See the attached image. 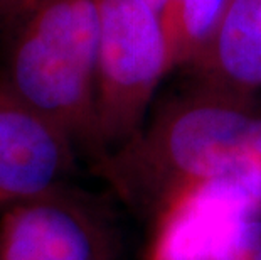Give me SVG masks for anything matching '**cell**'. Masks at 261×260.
I'll list each match as a JSON object with an SVG mask.
<instances>
[{
    "label": "cell",
    "mask_w": 261,
    "mask_h": 260,
    "mask_svg": "<svg viewBox=\"0 0 261 260\" xmlns=\"http://www.w3.org/2000/svg\"><path fill=\"white\" fill-rule=\"evenodd\" d=\"M91 171L147 221L175 193L205 182L236 187L261 208V112L256 102L192 86Z\"/></svg>",
    "instance_id": "6da1fadb"
},
{
    "label": "cell",
    "mask_w": 261,
    "mask_h": 260,
    "mask_svg": "<svg viewBox=\"0 0 261 260\" xmlns=\"http://www.w3.org/2000/svg\"><path fill=\"white\" fill-rule=\"evenodd\" d=\"M19 17L0 86L96 164L105 157L96 125L98 0H31Z\"/></svg>",
    "instance_id": "7a4b0ae2"
},
{
    "label": "cell",
    "mask_w": 261,
    "mask_h": 260,
    "mask_svg": "<svg viewBox=\"0 0 261 260\" xmlns=\"http://www.w3.org/2000/svg\"><path fill=\"white\" fill-rule=\"evenodd\" d=\"M96 125L107 156L143 129L172 71L159 12L147 0H98Z\"/></svg>",
    "instance_id": "3957f363"
},
{
    "label": "cell",
    "mask_w": 261,
    "mask_h": 260,
    "mask_svg": "<svg viewBox=\"0 0 261 260\" xmlns=\"http://www.w3.org/2000/svg\"><path fill=\"white\" fill-rule=\"evenodd\" d=\"M121 253L115 204L68 181L2 209L0 260H120Z\"/></svg>",
    "instance_id": "277c9868"
},
{
    "label": "cell",
    "mask_w": 261,
    "mask_h": 260,
    "mask_svg": "<svg viewBox=\"0 0 261 260\" xmlns=\"http://www.w3.org/2000/svg\"><path fill=\"white\" fill-rule=\"evenodd\" d=\"M147 223L143 260H261V208L232 186L184 187Z\"/></svg>",
    "instance_id": "5b68a950"
},
{
    "label": "cell",
    "mask_w": 261,
    "mask_h": 260,
    "mask_svg": "<svg viewBox=\"0 0 261 260\" xmlns=\"http://www.w3.org/2000/svg\"><path fill=\"white\" fill-rule=\"evenodd\" d=\"M76 157L63 132L0 86V196L15 201L63 184Z\"/></svg>",
    "instance_id": "8992f818"
},
{
    "label": "cell",
    "mask_w": 261,
    "mask_h": 260,
    "mask_svg": "<svg viewBox=\"0 0 261 260\" xmlns=\"http://www.w3.org/2000/svg\"><path fill=\"white\" fill-rule=\"evenodd\" d=\"M187 71L194 86L256 100L261 91V0H227L213 39Z\"/></svg>",
    "instance_id": "52a82bcc"
},
{
    "label": "cell",
    "mask_w": 261,
    "mask_h": 260,
    "mask_svg": "<svg viewBox=\"0 0 261 260\" xmlns=\"http://www.w3.org/2000/svg\"><path fill=\"white\" fill-rule=\"evenodd\" d=\"M227 0H165L159 10L170 68L187 69L213 39Z\"/></svg>",
    "instance_id": "ba28073f"
},
{
    "label": "cell",
    "mask_w": 261,
    "mask_h": 260,
    "mask_svg": "<svg viewBox=\"0 0 261 260\" xmlns=\"http://www.w3.org/2000/svg\"><path fill=\"white\" fill-rule=\"evenodd\" d=\"M31 0H0V19H15L24 12Z\"/></svg>",
    "instance_id": "9c48e42d"
},
{
    "label": "cell",
    "mask_w": 261,
    "mask_h": 260,
    "mask_svg": "<svg viewBox=\"0 0 261 260\" xmlns=\"http://www.w3.org/2000/svg\"><path fill=\"white\" fill-rule=\"evenodd\" d=\"M147 2L150 4V5H152V7L155 9V10H157V12H159V10H160V7H162V5H164V2H165V0H147Z\"/></svg>",
    "instance_id": "30bf717a"
},
{
    "label": "cell",
    "mask_w": 261,
    "mask_h": 260,
    "mask_svg": "<svg viewBox=\"0 0 261 260\" xmlns=\"http://www.w3.org/2000/svg\"><path fill=\"white\" fill-rule=\"evenodd\" d=\"M9 203H12L10 200H7V198H4V196H0V211H2V209L7 206Z\"/></svg>",
    "instance_id": "8fae6325"
}]
</instances>
